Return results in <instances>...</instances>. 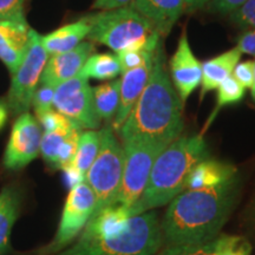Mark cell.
Masks as SVG:
<instances>
[{
    "label": "cell",
    "mask_w": 255,
    "mask_h": 255,
    "mask_svg": "<svg viewBox=\"0 0 255 255\" xmlns=\"http://www.w3.org/2000/svg\"><path fill=\"white\" fill-rule=\"evenodd\" d=\"M239 174L215 187L187 189L170 201L162 220L165 247L200 245L215 239L234 209Z\"/></svg>",
    "instance_id": "obj_1"
},
{
    "label": "cell",
    "mask_w": 255,
    "mask_h": 255,
    "mask_svg": "<svg viewBox=\"0 0 255 255\" xmlns=\"http://www.w3.org/2000/svg\"><path fill=\"white\" fill-rule=\"evenodd\" d=\"M183 103L175 90L165 64L163 44L154 53V65L144 90L119 129L123 142L149 138L170 144L183 130Z\"/></svg>",
    "instance_id": "obj_2"
},
{
    "label": "cell",
    "mask_w": 255,
    "mask_h": 255,
    "mask_svg": "<svg viewBox=\"0 0 255 255\" xmlns=\"http://www.w3.org/2000/svg\"><path fill=\"white\" fill-rule=\"evenodd\" d=\"M210 157L202 133L178 137L156 158L150 177L138 201L130 207L131 216L164 206L182 193L191 169Z\"/></svg>",
    "instance_id": "obj_3"
},
{
    "label": "cell",
    "mask_w": 255,
    "mask_h": 255,
    "mask_svg": "<svg viewBox=\"0 0 255 255\" xmlns=\"http://www.w3.org/2000/svg\"><path fill=\"white\" fill-rule=\"evenodd\" d=\"M90 24L88 38L110 47L116 53L126 50L154 52L162 37L149 20L130 6L85 15Z\"/></svg>",
    "instance_id": "obj_4"
},
{
    "label": "cell",
    "mask_w": 255,
    "mask_h": 255,
    "mask_svg": "<svg viewBox=\"0 0 255 255\" xmlns=\"http://www.w3.org/2000/svg\"><path fill=\"white\" fill-rule=\"evenodd\" d=\"M163 245L161 225L155 213L132 216L119 234L81 237L58 255H156Z\"/></svg>",
    "instance_id": "obj_5"
},
{
    "label": "cell",
    "mask_w": 255,
    "mask_h": 255,
    "mask_svg": "<svg viewBox=\"0 0 255 255\" xmlns=\"http://www.w3.org/2000/svg\"><path fill=\"white\" fill-rule=\"evenodd\" d=\"M100 150L84 178L96 196L92 216L115 205L122 183L124 167V149L115 136L113 127H104L100 131Z\"/></svg>",
    "instance_id": "obj_6"
},
{
    "label": "cell",
    "mask_w": 255,
    "mask_h": 255,
    "mask_svg": "<svg viewBox=\"0 0 255 255\" xmlns=\"http://www.w3.org/2000/svg\"><path fill=\"white\" fill-rule=\"evenodd\" d=\"M168 145L149 138H131L123 142V176L115 205L124 208L135 205L148 184L156 158Z\"/></svg>",
    "instance_id": "obj_7"
},
{
    "label": "cell",
    "mask_w": 255,
    "mask_h": 255,
    "mask_svg": "<svg viewBox=\"0 0 255 255\" xmlns=\"http://www.w3.org/2000/svg\"><path fill=\"white\" fill-rule=\"evenodd\" d=\"M49 57V53L41 44V36L36 30L31 28L30 45L26 55L17 71L12 75L6 103L12 115L19 116L28 113L32 105V98L40 83Z\"/></svg>",
    "instance_id": "obj_8"
},
{
    "label": "cell",
    "mask_w": 255,
    "mask_h": 255,
    "mask_svg": "<svg viewBox=\"0 0 255 255\" xmlns=\"http://www.w3.org/2000/svg\"><path fill=\"white\" fill-rule=\"evenodd\" d=\"M95 206L96 196L85 181L72 187L64 206L56 237L39 252V255H53L62 252L84 229L94 214Z\"/></svg>",
    "instance_id": "obj_9"
},
{
    "label": "cell",
    "mask_w": 255,
    "mask_h": 255,
    "mask_svg": "<svg viewBox=\"0 0 255 255\" xmlns=\"http://www.w3.org/2000/svg\"><path fill=\"white\" fill-rule=\"evenodd\" d=\"M53 108L81 130H95L101 124L89 79L79 73L56 87Z\"/></svg>",
    "instance_id": "obj_10"
},
{
    "label": "cell",
    "mask_w": 255,
    "mask_h": 255,
    "mask_svg": "<svg viewBox=\"0 0 255 255\" xmlns=\"http://www.w3.org/2000/svg\"><path fill=\"white\" fill-rule=\"evenodd\" d=\"M43 129L30 113L19 115L12 128L4 154V165L8 170H19L40 154Z\"/></svg>",
    "instance_id": "obj_11"
},
{
    "label": "cell",
    "mask_w": 255,
    "mask_h": 255,
    "mask_svg": "<svg viewBox=\"0 0 255 255\" xmlns=\"http://www.w3.org/2000/svg\"><path fill=\"white\" fill-rule=\"evenodd\" d=\"M169 70L171 83H174L181 102L184 103L202 81V64L191 51L186 31L181 34L177 49L169 62Z\"/></svg>",
    "instance_id": "obj_12"
},
{
    "label": "cell",
    "mask_w": 255,
    "mask_h": 255,
    "mask_svg": "<svg viewBox=\"0 0 255 255\" xmlns=\"http://www.w3.org/2000/svg\"><path fill=\"white\" fill-rule=\"evenodd\" d=\"M31 27L25 17L0 20V60L11 75L20 66L28 45Z\"/></svg>",
    "instance_id": "obj_13"
},
{
    "label": "cell",
    "mask_w": 255,
    "mask_h": 255,
    "mask_svg": "<svg viewBox=\"0 0 255 255\" xmlns=\"http://www.w3.org/2000/svg\"><path fill=\"white\" fill-rule=\"evenodd\" d=\"M94 52L95 45L92 41H82L75 49L49 57L41 75L40 84L58 87L63 82L76 77Z\"/></svg>",
    "instance_id": "obj_14"
},
{
    "label": "cell",
    "mask_w": 255,
    "mask_h": 255,
    "mask_svg": "<svg viewBox=\"0 0 255 255\" xmlns=\"http://www.w3.org/2000/svg\"><path fill=\"white\" fill-rule=\"evenodd\" d=\"M154 53L149 56L141 66L122 73V78L120 79V104L113 123V129L116 131H119L122 124L126 122L133 105L144 90L154 65Z\"/></svg>",
    "instance_id": "obj_15"
},
{
    "label": "cell",
    "mask_w": 255,
    "mask_h": 255,
    "mask_svg": "<svg viewBox=\"0 0 255 255\" xmlns=\"http://www.w3.org/2000/svg\"><path fill=\"white\" fill-rule=\"evenodd\" d=\"M128 6L149 20L163 38L168 36L182 14L184 0H132Z\"/></svg>",
    "instance_id": "obj_16"
},
{
    "label": "cell",
    "mask_w": 255,
    "mask_h": 255,
    "mask_svg": "<svg viewBox=\"0 0 255 255\" xmlns=\"http://www.w3.org/2000/svg\"><path fill=\"white\" fill-rule=\"evenodd\" d=\"M100 131L97 132L95 130H88V131L81 132L77 150L73 156V159L68 167L63 169L71 188L84 181L85 174L88 173L91 164L94 163L98 150H100Z\"/></svg>",
    "instance_id": "obj_17"
},
{
    "label": "cell",
    "mask_w": 255,
    "mask_h": 255,
    "mask_svg": "<svg viewBox=\"0 0 255 255\" xmlns=\"http://www.w3.org/2000/svg\"><path fill=\"white\" fill-rule=\"evenodd\" d=\"M238 175V169L231 163L207 158L197 163L188 175L184 190L215 187Z\"/></svg>",
    "instance_id": "obj_18"
},
{
    "label": "cell",
    "mask_w": 255,
    "mask_h": 255,
    "mask_svg": "<svg viewBox=\"0 0 255 255\" xmlns=\"http://www.w3.org/2000/svg\"><path fill=\"white\" fill-rule=\"evenodd\" d=\"M89 32L90 24L87 18L83 17L77 21L64 25L45 36H41V44L49 55H58L77 47L84 38H88Z\"/></svg>",
    "instance_id": "obj_19"
},
{
    "label": "cell",
    "mask_w": 255,
    "mask_h": 255,
    "mask_svg": "<svg viewBox=\"0 0 255 255\" xmlns=\"http://www.w3.org/2000/svg\"><path fill=\"white\" fill-rule=\"evenodd\" d=\"M241 55L238 47H234L202 64L200 100H203L207 92L218 89L226 78L232 76L235 65L240 62Z\"/></svg>",
    "instance_id": "obj_20"
},
{
    "label": "cell",
    "mask_w": 255,
    "mask_h": 255,
    "mask_svg": "<svg viewBox=\"0 0 255 255\" xmlns=\"http://www.w3.org/2000/svg\"><path fill=\"white\" fill-rule=\"evenodd\" d=\"M19 195L18 191L6 187L0 193V255L7 253L9 235L18 218Z\"/></svg>",
    "instance_id": "obj_21"
},
{
    "label": "cell",
    "mask_w": 255,
    "mask_h": 255,
    "mask_svg": "<svg viewBox=\"0 0 255 255\" xmlns=\"http://www.w3.org/2000/svg\"><path fill=\"white\" fill-rule=\"evenodd\" d=\"M122 73L117 55L114 53H92L79 72L83 77L90 79H111Z\"/></svg>",
    "instance_id": "obj_22"
},
{
    "label": "cell",
    "mask_w": 255,
    "mask_h": 255,
    "mask_svg": "<svg viewBox=\"0 0 255 255\" xmlns=\"http://www.w3.org/2000/svg\"><path fill=\"white\" fill-rule=\"evenodd\" d=\"M95 109L101 120H111L120 104V79L92 88Z\"/></svg>",
    "instance_id": "obj_23"
},
{
    "label": "cell",
    "mask_w": 255,
    "mask_h": 255,
    "mask_svg": "<svg viewBox=\"0 0 255 255\" xmlns=\"http://www.w3.org/2000/svg\"><path fill=\"white\" fill-rule=\"evenodd\" d=\"M76 129V128H73ZM71 130H58V131L52 132H43L40 142V154L43 156L44 161L46 162L50 167L57 169V162H58L59 150L62 148L64 141ZM79 129V128H78Z\"/></svg>",
    "instance_id": "obj_24"
},
{
    "label": "cell",
    "mask_w": 255,
    "mask_h": 255,
    "mask_svg": "<svg viewBox=\"0 0 255 255\" xmlns=\"http://www.w3.org/2000/svg\"><path fill=\"white\" fill-rule=\"evenodd\" d=\"M245 89L242 85L235 79L233 76H229L228 78H226L221 84L218 87V96H216V108L213 114V117L209 120L210 121L215 117V115L219 113L220 109H222L223 107L229 104H235L239 103L245 96Z\"/></svg>",
    "instance_id": "obj_25"
},
{
    "label": "cell",
    "mask_w": 255,
    "mask_h": 255,
    "mask_svg": "<svg viewBox=\"0 0 255 255\" xmlns=\"http://www.w3.org/2000/svg\"><path fill=\"white\" fill-rule=\"evenodd\" d=\"M219 255H252V246L246 239L237 235H218L215 238Z\"/></svg>",
    "instance_id": "obj_26"
},
{
    "label": "cell",
    "mask_w": 255,
    "mask_h": 255,
    "mask_svg": "<svg viewBox=\"0 0 255 255\" xmlns=\"http://www.w3.org/2000/svg\"><path fill=\"white\" fill-rule=\"evenodd\" d=\"M37 119L44 132L58 131V130H71L73 128H78L70 122L65 116H63L62 114H59L58 111L53 109L37 115Z\"/></svg>",
    "instance_id": "obj_27"
},
{
    "label": "cell",
    "mask_w": 255,
    "mask_h": 255,
    "mask_svg": "<svg viewBox=\"0 0 255 255\" xmlns=\"http://www.w3.org/2000/svg\"><path fill=\"white\" fill-rule=\"evenodd\" d=\"M158 255H219L215 239L205 244L190 246H169Z\"/></svg>",
    "instance_id": "obj_28"
},
{
    "label": "cell",
    "mask_w": 255,
    "mask_h": 255,
    "mask_svg": "<svg viewBox=\"0 0 255 255\" xmlns=\"http://www.w3.org/2000/svg\"><path fill=\"white\" fill-rule=\"evenodd\" d=\"M55 90L56 87L49 84H40V87L37 88L33 98H32V107H33L36 116L41 113H45L47 110L53 109Z\"/></svg>",
    "instance_id": "obj_29"
},
{
    "label": "cell",
    "mask_w": 255,
    "mask_h": 255,
    "mask_svg": "<svg viewBox=\"0 0 255 255\" xmlns=\"http://www.w3.org/2000/svg\"><path fill=\"white\" fill-rule=\"evenodd\" d=\"M81 136V129L76 128L71 132L69 133V136L66 137V139L64 141L62 148L59 150L58 155V162H57V169H63L71 163L73 159V156L76 154L78 145V139Z\"/></svg>",
    "instance_id": "obj_30"
},
{
    "label": "cell",
    "mask_w": 255,
    "mask_h": 255,
    "mask_svg": "<svg viewBox=\"0 0 255 255\" xmlns=\"http://www.w3.org/2000/svg\"><path fill=\"white\" fill-rule=\"evenodd\" d=\"M154 52L145 50H126L120 53H116L117 57H119L122 73L141 66L148 59V57L151 56Z\"/></svg>",
    "instance_id": "obj_31"
},
{
    "label": "cell",
    "mask_w": 255,
    "mask_h": 255,
    "mask_svg": "<svg viewBox=\"0 0 255 255\" xmlns=\"http://www.w3.org/2000/svg\"><path fill=\"white\" fill-rule=\"evenodd\" d=\"M231 20L244 28H255V0H247L231 14Z\"/></svg>",
    "instance_id": "obj_32"
},
{
    "label": "cell",
    "mask_w": 255,
    "mask_h": 255,
    "mask_svg": "<svg viewBox=\"0 0 255 255\" xmlns=\"http://www.w3.org/2000/svg\"><path fill=\"white\" fill-rule=\"evenodd\" d=\"M232 76L245 89H251L254 81V63L253 60H246V62L238 63L233 70Z\"/></svg>",
    "instance_id": "obj_33"
},
{
    "label": "cell",
    "mask_w": 255,
    "mask_h": 255,
    "mask_svg": "<svg viewBox=\"0 0 255 255\" xmlns=\"http://www.w3.org/2000/svg\"><path fill=\"white\" fill-rule=\"evenodd\" d=\"M25 0H0V20L25 17Z\"/></svg>",
    "instance_id": "obj_34"
},
{
    "label": "cell",
    "mask_w": 255,
    "mask_h": 255,
    "mask_svg": "<svg viewBox=\"0 0 255 255\" xmlns=\"http://www.w3.org/2000/svg\"><path fill=\"white\" fill-rule=\"evenodd\" d=\"M247 0H210L207 8L210 12L220 14H232L241 7Z\"/></svg>",
    "instance_id": "obj_35"
},
{
    "label": "cell",
    "mask_w": 255,
    "mask_h": 255,
    "mask_svg": "<svg viewBox=\"0 0 255 255\" xmlns=\"http://www.w3.org/2000/svg\"><path fill=\"white\" fill-rule=\"evenodd\" d=\"M237 47L241 53L255 56V28L246 31L239 37Z\"/></svg>",
    "instance_id": "obj_36"
},
{
    "label": "cell",
    "mask_w": 255,
    "mask_h": 255,
    "mask_svg": "<svg viewBox=\"0 0 255 255\" xmlns=\"http://www.w3.org/2000/svg\"><path fill=\"white\" fill-rule=\"evenodd\" d=\"M132 0H95L91 8L102 9V11H108V9H115L124 7V6L130 5Z\"/></svg>",
    "instance_id": "obj_37"
},
{
    "label": "cell",
    "mask_w": 255,
    "mask_h": 255,
    "mask_svg": "<svg viewBox=\"0 0 255 255\" xmlns=\"http://www.w3.org/2000/svg\"><path fill=\"white\" fill-rule=\"evenodd\" d=\"M209 1L210 0H184V9L187 12H195L205 7Z\"/></svg>",
    "instance_id": "obj_38"
},
{
    "label": "cell",
    "mask_w": 255,
    "mask_h": 255,
    "mask_svg": "<svg viewBox=\"0 0 255 255\" xmlns=\"http://www.w3.org/2000/svg\"><path fill=\"white\" fill-rule=\"evenodd\" d=\"M8 117V108L7 104L4 101H0V130L4 128V126L7 122Z\"/></svg>",
    "instance_id": "obj_39"
},
{
    "label": "cell",
    "mask_w": 255,
    "mask_h": 255,
    "mask_svg": "<svg viewBox=\"0 0 255 255\" xmlns=\"http://www.w3.org/2000/svg\"><path fill=\"white\" fill-rule=\"evenodd\" d=\"M253 63H254V81H253V84H252L251 92H252V98L255 101V60H253Z\"/></svg>",
    "instance_id": "obj_40"
}]
</instances>
